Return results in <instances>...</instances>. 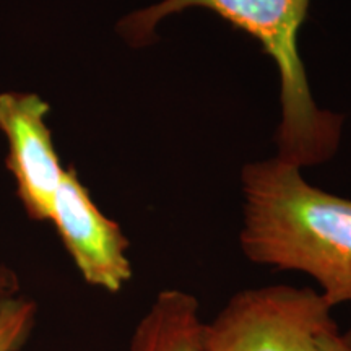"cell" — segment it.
<instances>
[{
	"mask_svg": "<svg viewBox=\"0 0 351 351\" xmlns=\"http://www.w3.org/2000/svg\"><path fill=\"white\" fill-rule=\"evenodd\" d=\"M19 280L16 275L10 269L0 265V302H3L8 298L16 296L19 293Z\"/></svg>",
	"mask_w": 351,
	"mask_h": 351,
	"instance_id": "obj_9",
	"label": "cell"
},
{
	"mask_svg": "<svg viewBox=\"0 0 351 351\" xmlns=\"http://www.w3.org/2000/svg\"><path fill=\"white\" fill-rule=\"evenodd\" d=\"M332 311L307 287L243 289L204 322L202 351H319L322 337L339 328Z\"/></svg>",
	"mask_w": 351,
	"mask_h": 351,
	"instance_id": "obj_3",
	"label": "cell"
},
{
	"mask_svg": "<svg viewBox=\"0 0 351 351\" xmlns=\"http://www.w3.org/2000/svg\"><path fill=\"white\" fill-rule=\"evenodd\" d=\"M47 112L49 104L36 95H0V129L8 140V169L15 176L26 213L36 221H49L52 199L65 171L44 121Z\"/></svg>",
	"mask_w": 351,
	"mask_h": 351,
	"instance_id": "obj_5",
	"label": "cell"
},
{
	"mask_svg": "<svg viewBox=\"0 0 351 351\" xmlns=\"http://www.w3.org/2000/svg\"><path fill=\"white\" fill-rule=\"evenodd\" d=\"M300 171L278 158L244 166L239 244L257 265L309 275L335 309L351 302V200L311 186Z\"/></svg>",
	"mask_w": 351,
	"mask_h": 351,
	"instance_id": "obj_1",
	"label": "cell"
},
{
	"mask_svg": "<svg viewBox=\"0 0 351 351\" xmlns=\"http://www.w3.org/2000/svg\"><path fill=\"white\" fill-rule=\"evenodd\" d=\"M36 304L13 296L0 302V351H20L36 322Z\"/></svg>",
	"mask_w": 351,
	"mask_h": 351,
	"instance_id": "obj_7",
	"label": "cell"
},
{
	"mask_svg": "<svg viewBox=\"0 0 351 351\" xmlns=\"http://www.w3.org/2000/svg\"><path fill=\"white\" fill-rule=\"evenodd\" d=\"M319 351H351V327L341 332L340 328L328 332L320 340Z\"/></svg>",
	"mask_w": 351,
	"mask_h": 351,
	"instance_id": "obj_8",
	"label": "cell"
},
{
	"mask_svg": "<svg viewBox=\"0 0 351 351\" xmlns=\"http://www.w3.org/2000/svg\"><path fill=\"white\" fill-rule=\"evenodd\" d=\"M49 221L88 285L109 293H119L125 287L132 278L129 239L116 221L101 213L73 168L64 171Z\"/></svg>",
	"mask_w": 351,
	"mask_h": 351,
	"instance_id": "obj_4",
	"label": "cell"
},
{
	"mask_svg": "<svg viewBox=\"0 0 351 351\" xmlns=\"http://www.w3.org/2000/svg\"><path fill=\"white\" fill-rule=\"evenodd\" d=\"M311 0H163L130 13L119 32L134 47L155 41V29L166 16L189 8L217 13L234 28L261 43L280 75L282 121L275 134L278 160L296 168L324 165L339 150L345 117L320 109L311 93L298 51V36Z\"/></svg>",
	"mask_w": 351,
	"mask_h": 351,
	"instance_id": "obj_2",
	"label": "cell"
},
{
	"mask_svg": "<svg viewBox=\"0 0 351 351\" xmlns=\"http://www.w3.org/2000/svg\"><path fill=\"white\" fill-rule=\"evenodd\" d=\"M200 302L181 289L155 298L130 337V351H202Z\"/></svg>",
	"mask_w": 351,
	"mask_h": 351,
	"instance_id": "obj_6",
	"label": "cell"
}]
</instances>
